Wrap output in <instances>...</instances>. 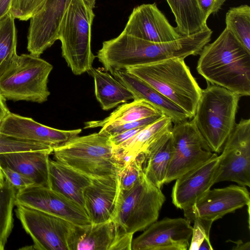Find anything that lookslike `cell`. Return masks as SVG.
<instances>
[{"label":"cell","mask_w":250,"mask_h":250,"mask_svg":"<svg viewBox=\"0 0 250 250\" xmlns=\"http://www.w3.org/2000/svg\"><path fill=\"white\" fill-rule=\"evenodd\" d=\"M123 32L155 42L174 41L182 36L170 24L155 3L135 7Z\"/></svg>","instance_id":"cell-16"},{"label":"cell","mask_w":250,"mask_h":250,"mask_svg":"<svg viewBox=\"0 0 250 250\" xmlns=\"http://www.w3.org/2000/svg\"><path fill=\"white\" fill-rule=\"evenodd\" d=\"M10 112L6 104V99L0 92V126Z\"/></svg>","instance_id":"cell-39"},{"label":"cell","mask_w":250,"mask_h":250,"mask_svg":"<svg viewBox=\"0 0 250 250\" xmlns=\"http://www.w3.org/2000/svg\"><path fill=\"white\" fill-rule=\"evenodd\" d=\"M53 149L0 154V167L16 171L36 185L49 187L48 163Z\"/></svg>","instance_id":"cell-21"},{"label":"cell","mask_w":250,"mask_h":250,"mask_svg":"<svg viewBox=\"0 0 250 250\" xmlns=\"http://www.w3.org/2000/svg\"><path fill=\"white\" fill-rule=\"evenodd\" d=\"M226 0H197L199 7L205 19L212 14L218 12L221 8Z\"/></svg>","instance_id":"cell-37"},{"label":"cell","mask_w":250,"mask_h":250,"mask_svg":"<svg viewBox=\"0 0 250 250\" xmlns=\"http://www.w3.org/2000/svg\"><path fill=\"white\" fill-rule=\"evenodd\" d=\"M49 0H12L10 12L20 21L30 19Z\"/></svg>","instance_id":"cell-34"},{"label":"cell","mask_w":250,"mask_h":250,"mask_svg":"<svg viewBox=\"0 0 250 250\" xmlns=\"http://www.w3.org/2000/svg\"><path fill=\"white\" fill-rule=\"evenodd\" d=\"M52 69L40 57L18 55L0 78V92L8 100L43 103L50 94L47 83Z\"/></svg>","instance_id":"cell-6"},{"label":"cell","mask_w":250,"mask_h":250,"mask_svg":"<svg viewBox=\"0 0 250 250\" xmlns=\"http://www.w3.org/2000/svg\"><path fill=\"white\" fill-rule=\"evenodd\" d=\"M171 130L156 138L144 152L143 172L154 185L161 188L165 184L172 153Z\"/></svg>","instance_id":"cell-23"},{"label":"cell","mask_w":250,"mask_h":250,"mask_svg":"<svg viewBox=\"0 0 250 250\" xmlns=\"http://www.w3.org/2000/svg\"><path fill=\"white\" fill-rule=\"evenodd\" d=\"M198 73L208 83L241 96L250 95V52L225 28L201 50Z\"/></svg>","instance_id":"cell-1"},{"label":"cell","mask_w":250,"mask_h":250,"mask_svg":"<svg viewBox=\"0 0 250 250\" xmlns=\"http://www.w3.org/2000/svg\"><path fill=\"white\" fill-rule=\"evenodd\" d=\"M220 157L217 154L189 170L175 180L171 193L172 202L184 211L190 208L215 184Z\"/></svg>","instance_id":"cell-15"},{"label":"cell","mask_w":250,"mask_h":250,"mask_svg":"<svg viewBox=\"0 0 250 250\" xmlns=\"http://www.w3.org/2000/svg\"><path fill=\"white\" fill-rule=\"evenodd\" d=\"M81 132V129L64 130L54 128L11 112L0 126V132L53 148L78 136Z\"/></svg>","instance_id":"cell-17"},{"label":"cell","mask_w":250,"mask_h":250,"mask_svg":"<svg viewBox=\"0 0 250 250\" xmlns=\"http://www.w3.org/2000/svg\"><path fill=\"white\" fill-rule=\"evenodd\" d=\"M125 70L152 86L192 118L202 89L184 59L171 58Z\"/></svg>","instance_id":"cell-3"},{"label":"cell","mask_w":250,"mask_h":250,"mask_svg":"<svg viewBox=\"0 0 250 250\" xmlns=\"http://www.w3.org/2000/svg\"><path fill=\"white\" fill-rule=\"evenodd\" d=\"M173 123L171 119L164 115L153 123L146 126L132 138L114 147L124 166L138 154L143 153L148 146L158 136L171 130Z\"/></svg>","instance_id":"cell-24"},{"label":"cell","mask_w":250,"mask_h":250,"mask_svg":"<svg viewBox=\"0 0 250 250\" xmlns=\"http://www.w3.org/2000/svg\"><path fill=\"white\" fill-rule=\"evenodd\" d=\"M49 149H53V147L0 132V154Z\"/></svg>","instance_id":"cell-32"},{"label":"cell","mask_w":250,"mask_h":250,"mask_svg":"<svg viewBox=\"0 0 250 250\" xmlns=\"http://www.w3.org/2000/svg\"><path fill=\"white\" fill-rule=\"evenodd\" d=\"M230 242L233 243L235 244L232 248V250H250V243L247 242L244 243L242 240H239L237 241H233L229 240Z\"/></svg>","instance_id":"cell-41"},{"label":"cell","mask_w":250,"mask_h":250,"mask_svg":"<svg viewBox=\"0 0 250 250\" xmlns=\"http://www.w3.org/2000/svg\"><path fill=\"white\" fill-rule=\"evenodd\" d=\"M116 223L73 224L67 239L68 250H118L125 234Z\"/></svg>","instance_id":"cell-18"},{"label":"cell","mask_w":250,"mask_h":250,"mask_svg":"<svg viewBox=\"0 0 250 250\" xmlns=\"http://www.w3.org/2000/svg\"><path fill=\"white\" fill-rule=\"evenodd\" d=\"M119 197L117 176L92 179L83 191L84 208L91 223L113 221Z\"/></svg>","instance_id":"cell-19"},{"label":"cell","mask_w":250,"mask_h":250,"mask_svg":"<svg viewBox=\"0 0 250 250\" xmlns=\"http://www.w3.org/2000/svg\"><path fill=\"white\" fill-rule=\"evenodd\" d=\"M5 181V177L2 173L1 169L0 167V187L2 186Z\"/></svg>","instance_id":"cell-43"},{"label":"cell","mask_w":250,"mask_h":250,"mask_svg":"<svg viewBox=\"0 0 250 250\" xmlns=\"http://www.w3.org/2000/svg\"><path fill=\"white\" fill-rule=\"evenodd\" d=\"M111 74L128 89L133 96V100L147 102L164 115L169 117L174 124L191 119L185 111L152 86L125 70H116Z\"/></svg>","instance_id":"cell-20"},{"label":"cell","mask_w":250,"mask_h":250,"mask_svg":"<svg viewBox=\"0 0 250 250\" xmlns=\"http://www.w3.org/2000/svg\"><path fill=\"white\" fill-rule=\"evenodd\" d=\"M85 4L91 9L95 7L96 0H83Z\"/></svg>","instance_id":"cell-42"},{"label":"cell","mask_w":250,"mask_h":250,"mask_svg":"<svg viewBox=\"0 0 250 250\" xmlns=\"http://www.w3.org/2000/svg\"><path fill=\"white\" fill-rule=\"evenodd\" d=\"M174 14L175 29L181 36H188L209 28L197 0H167Z\"/></svg>","instance_id":"cell-26"},{"label":"cell","mask_w":250,"mask_h":250,"mask_svg":"<svg viewBox=\"0 0 250 250\" xmlns=\"http://www.w3.org/2000/svg\"><path fill=\"white\" fill-rule=\"evenodd\" d=\"M5 179L18 191L35 185L28 177L6 167H0Z\"/></svg>","instance_id":"cell-36"},{"label":"cell","mask_w":250,"mask_h":250,"mask_svg":"<svg viewBox=\"0 0 250 250\" xmlns=\"http://www.w3.org/2000/svg\"><path fill=\"white\" fill-rule=\"evenodd\" d=\"M15 19L10 12L0 21V78L18 56Z\"/></svg>","instance_id":"cell-28"},{"label":"cell","mask_w":250,"mask_h":250,"mask_svg":"<svg viewBox=\"0 0 250 250\" xmlns=\"http://www.w3.org/2000/svg\"><path fill=\"white\" fill-rule=\"evenodd\" d=\"M48 166L49 188L84 209L83 191L92 179L56 160Z\"/></svg>","instance_id":"cell-22"},{"label":"cell","mask_w":250,"mask_h":250,"mask_svg":"<svg viewBox=\"0 0 250 250\" xmlns=\"http://www.w3.org/2000/svg\"><path fill=\"white\" fill-rule=\"evenodd\" d=\"M159 115H164L154 107L143 100H134L120 105L102 120L85 122L84 128L103 127L138 121Z\"/></svg>","instance_id":"cell-27"},{"label":"cell","mask_w":250,"mask_h":250,"mask_svg":"<svg viewBox=\"0 0 250 250\" xmlns=\"http://www.w3.org/2000/svg\"><path fill=\"white\" fill-rule=\"evenodd\" d=\"M55 160L91 179L117 176L124 165L109 137L99 132L77 136L53 148Z\"/></svg>","instance_id":"cell-2"},{"label":"cell","mask_w":250,"mask_h":250,"mask_svg":"<svg viewBox=\"0 0 250 250\" xmlns=\"http://www.w3.org/2000/svg\"><path fill=\"white\" fill-rule=\"evenodd\" d=\"M164 115H156L134 122L104 126L102 127L99 132L110 137L130 129L147 126L153 123Z\"/></svg>","instance_id":"cell-35"},{"label":"cell","mask_w":250,"mask_h":250,"mask_svg":"<svg viewBox=\"0 0 250 250\" xmlns=\"http://www.w3.org/2000/svg\"><path fill=\"white\" fill-rule=\"evenodd\" d=\"M221 151L215 184L227 181L250 187V119H242L236 124Z\"/></svg>","instance_id":"cell-9"},{"label":"cell","mask_w":250,"mask_h":250,"mask_svg":"<svg viewBox=\"0 0 250 250\" xmlns=\"http://www.w3.org/2000/svg\"><path fill=\"white\" fill-rule=\"evenodd\" d=\"M4 250V248H2L0 245V250Z\"/></svg>","instance_id":"cell-44"},{"label":"cell","mask_w":250,"mask_h":250,"mask_svg":"<svg viewBox=\"0 0 250 250\" xmlns=\"http://www.w3.org/2000/svg\"><path fill=\"white\" fill-rule=\"evenodd\" d=\"M17 190L5 179L0 187V245L4 249L13 228L14 207Z\"/></svg>","instance_id":"cell-30"},{"label":"cell","mask_w":250,"mask_h":250,"mask_svg":"<svg viewBox=\"0 0 250 250\" xmlns=\"http://www.w3.org/2000/svg\"><path fill=\"white\" fill-rule=\"evenodd\" d=\"M193 222L192 232L188 250H212L209 240V233L213 222L197 217Z\"/></svg>","instance_id":"cell-33"},{"label":"cell","mask_w":250,"mask_h":250,"mask_svg":"<svg viewBox=\"0 0 250 250\" xmlns=\"http://www.w3.org/2000/svg\"><path fill=\"white\" fill-rule=\"evenodd\" d=\"M240 96L220 86L208 83L202 89L192 121L214 153L221 152L236 123Z\"/></svg>","instance_id":"cell-4"},{"label":"cell","mask_w":250,"mask_h":250,"mask_svg":"<svg viewBox=\"0 0 250 250\" xmlns=\"http://www.w3.org/2000/svg\"><path fill=\"white\" fill-rule=\"evenodd\" d=\"M71 0H49L31 19L27 48L40 57L58 40L63 17Z\"/></svg>","instance_id":"cell-14"},{"label":"cell","mask_w":250,"mask_h":250,"mask_svg":"<svg viewBox=\"0 0 250 250\" xmlns=\"http://www.w3.org/2000/svg\"><path fill=\"white\" fill-rule=\"evenodd\" d=\"M171 133L172 153L165 184L175 180L216 154L211 151L191 120L174 124Z\"/></svg>","instance_id":"cell-8"},{"label":"cell","mask_w":250,"mask_h":250,"mask_svg":"<svg viewBox=\"0 0 250 250\" xmlns=\"http://www.w3.org/2000/svg\"><path fill=\"white\" fill-rule=\"evenodd\" d=\"M132 240V250H187L192 226L186 218L165 217L149 226Z\"/></svg>","instance_id":"cell-11"},{"label":"cell","mask_w":250,"mask_h":250,"mask_svg":"<svg viewBox=\"0 0 250 250\" xmlns=\"http://www.w3.org/2000/svg\"><path fill=\"white\" fill-rule=\"evenodd\" d=\"M165 200L161 188L143 173L131 189L124 193L119 191L113 221L125 232L134 234L157 220Z\"/></svg>","instance_id":"cell-7"},{"label":"cell","mask_w":250,"mask_h":250,"mask_svg":"<svg viewBox=\"0 0 250 250\" xmlns=\"http://www.w3.org/2000/svg\"><path fill=\"white\" fill-rule=\"evenodd\" d=\"M144 155L141 153L127 162L120 169L117 179L120 193L131 189L143 174Z\"/></svg>","instance_id":"cell-31"},{"label":"cell","mask_w":250,"mask_h":250,"mask_svg":"<svg viewBox=\"0 0 250 250\" xmlns=\"http://www.w3.org/2000/svg\"><path fill=\"white\" fill-rule=\"evenodd\" d=\"M146 126L130 129L120 134L109 137L110 140L113 147H115L120 146L121 144L132 138Z\"/></svg>","instance_id":"cell-38"},{"label":"cell","mask_w":250,"mask_h":250,"mask_svg":"<svg viewBox=\"0 0 250 250\" xmlns=\"http://www.w3.org/2000/svg\"><path fill=\"white\" fill-rule=\"evenodd\" d=\"M95 14L83 0H71L62 21L59 38L62 54L72 73L80 75L92 68L91 27Z\"/></svg>","instance_id":"cell-5"},{"label":"cell","mask_w":250,"mask_h":250,"mask_svg":"<svg viewBox=\"0 0 250 250\" xmlns=\"http://www.w3.org/2000/svg\"><path fill=\"white\" fill-rule=\"evenodd\" d=\"M12 0H0V21L9 13Z\"/></svg>","instance_id":"cell-40"},{"label":"cell","mask_w":250,"mask_h":250,"mask_svg":"<svg viewBox=\"0 0 250 250\" xmlns=\"http://www.w3.org/2000/svg\"><path fill=\"white\" fill-rule=\"evenodd\" d=\"M16 204L40 210L75 225L91 223L83 208L48 187L34 185L17 191Z\"/></svg>","instance_id":"cell-13"},{"label":"cell","mask_w":250,"mask_h":250,"mask_svg":"<svg viewBox=\"0 0 250 250\" xmlns=\"http://www.w3.org/2000/svg\"><path fill=\"white\" fill-rule=\"evenodd\" d=\"M16 214L33 248L39 250H68L67 239L73 225L59 217L20 204Z\"/></svg>","instance_id":"cell-10"},{"label":"cell","mask_w":250,"mask_h":250,"mask_svg":"<svg viewBox=\"0 0 250 250\" xmlns=\"http://www.w3.org/2000/svg\"><path fill=\"white\" fill-rule=\"evenodd\" d=\"M88 73L94 79L95 96L103 110L133 99L128 89L108 73L93 67Z\"/></svg>","instance_id":"cell-25"},{"label":"cell","mask_w":250,"mask_h":250,"mask_svg":"<svg viewBox=\"0 0 250 250\" xmlns=\"http://www.w3.org/2000/svg\"><path fill=\"white\" fill-rule=\"evenodd\" d=\"M226 27L250 52V7L243 4L230 8L225 18Z\"/></svg>","instance_id":"cell-29"},{"label":"cell","mask_w":250,"mask_h":250,"mask_svg":"<svg viewBox=\"0 0 250 250\" xmlns=\"http://www.w3.org/2000/svg\"><path fill=\"white\" fill-rule=\"evenodd\" d=\"M250 193L246 187L231 185L209 189L188 209L184 211L190 222L200 217L214 222L228 213L249 206Z\"/></svg>","instance_id":"cell-12"}]
</instances>
